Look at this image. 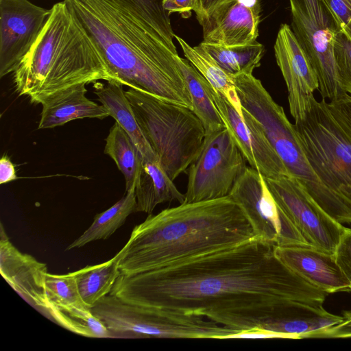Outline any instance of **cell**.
Returning <instances> with one entry per match:
<instances>
[{
    "label": "cell",
    "mask_w": 351,
    "mask_h": 351,
    "mask_svg": "<svg viewBox=\"0 0 351 351\" xmlns=\"http://www.w3.org/2000/svg\"><path fill=\"white\" fill-rule=\"evenodd\" d=\"M15 166L5 155L0 160V184H5L17 179Z\"/></svg>",
    "instance_id": "38"
},
{
    "label": "cell",
    "mask_w": 351,
    "mask_h": 351,
    "mask_svg": "<svg viewBox=\"0 0 351 351\" xmlns=\"http://www.w3.org/2000/svg\"><path fill=\"white\" fill-rule=\"evenodd\" d=\"M343 319L337 324L313 331L303 338H348L351 337V311H344Z\"/></svg>",
    "instance_id": "34"
},
{
    "label": "cell",
    "mask_w": 351,
    "mask_h": 351,
    "mask_svg": "<svg viewBox=\"0 0 351 351\" xmlns=\"http://www.w3.org/2000/svg\"><path fill=\"white\" fill-rule=\"evenodd\" d=\"M291 339V337L283 333L256 327L229 335L224 338V339Z\"/></svg>",
    "instance_id": "35"
},
{
    "label": "cell",
    "mask_w": 351,
    "mask_h": 351,
    "mask_svg": "<svg viewBox=\"0 0 351 351\" xmlns=\"http://www.w3.org/2000/svg\"><path fill=\"white\" fill-rule=\"evenodd\" d=\"M208 89L226 127L251 167L265 178L291 176L256 121L243 109L242 117L209 82Z\"/></svg>",
    "instance_id": "14"
},
{
    "label": "cell",
    "mask_w": 351,
    "mask_h": 351,
    "mask_svg": "<svg viewBox=\"0 0 351 351\" xmlns=\"http://www.w3.org/2000/svg\"><path fill=\"white\" fill-rule=\"evenodd\" d=\"M174 38L180 45L186 59L195 67L214 89L225 97L243 117V110L236 89L234 75L223 70L199 45L192 47L175 34Z\"/></svg>",
    "instance_id": "23"
},
{
    "label": "cell",
    "mask_w": 351,
    "mask_h": 351,
    "mask_svg": "<svg viewBox=\"0 0 351 351\" xmlns=\"http://www.w3.org/2000/svg\"><path fill=\"white\" fill-rule=\"evenodd\" d=\"M121 251L104 263L88 265L72 272L82 299L91 308L99 300L110 294L121 275L118 268Z\"/></svg>",
    "instance_id": "24"
},
{
    "label": "cell",
    "mask_w": 351,
    "mask_h": 351,
    "mask_svg": "<svg viewBox=\"0 0 351 351\" xmlns=\"http://www.w3.org/2000/svg\"><path fill=\"white\" fill-rule=\"evenodd\" d=\"M136 211L151 214L161 203L177 201L184 202L185 196L176 186L158 159L143 161L135 187Z\"/></svg>",
    "instance_id": "21"
},
{
    "label": "cell",
    "mask_w": 351,
    "mask_h": 351,
    "mask_svg": "<svg viewBox=\"0 0 351 351\" xmlns=\"http://www.w3.org/2000/svg\"><path fill=\"white\" fill-rule=\"evenodd\" d=\"M275 253L291 271L328 293L351 291L334 254L311 245L276 246Z\"/></svg>",
    "instance_id": "18"
},
{
    "label": "cell",
    "mask_w": 351,
    "mask_h": 351,
    "mask_svg": "<svg viewBox=\"0 0 351 351\" xmlns=\"http://www.w3.org/2000/svg\"><path fill=\"white\" fill-rule=\"evenodd\" d=\"M260 18V0H232L202 25V41L223 47L252 43L258 36Z\"/></svg>",
    "instance_id": "16"
},
{
    "label": "cell",
    "mask_w": 351,
    "mask_h": 351,
    "mask_svg": "<svg viewBox=\"0 0 351 351\" xmlns=\"http://www.w3.org/2000/svg\"><path fill=\"white\" fill-rule=\"evenodd\" d=\"M13 73L18 94L40 104L75 85L115 81L95 42L64 1L52 6L45 27Z\"/></svg>",
    "instance_id": "4"
},
{
    "label": "cell",
    "mask_w": 351,
    "mask_h": 351,
    "mask_svg": "<svg viewBox=\"0 0 351 351\" xmlns=\"http://www.w3.org/2000/svg\"><path fill=\"white\" fill-rule=\"evenodd\" d=\"M340 32L351 41V0H322Z\"/></svg>",
    "instance_id": "32"
},
{
    "label": "cell",
    "mask_w": 351,
    "mask_h": 351,
    "mask_svg": "<svg viewBox=\"0 0 351 351\" xmlns=\"http://www.w3.org/2000/svg\"><path fill=\"white\" fill-rule=\"evenodd\" d=\"M232 0H195L193 11L199 23L202 25L220 7Z\"/></svg>",
    "instance_id": "36"
},
{
    "label": "cell",
    "mask_w": 351,
    "mask_h": 351,
    "mask_svg": "<svg viewBox=\"0 0 351 351\" xmlns=\"http://www.w3.org/2000/svg\"><path fill=\"white\" fill-rule=\"evenodd\" d=\"M334 55L341 88L351 96V41L339 31L335 38Z\"/></svg>",
    "instance_id": "31"
},
{
    "label": "cell",
    "mask_w": 351,
    "mask_h": 351,
    "mask_svg": "<svg viewBox=\"0 0 351 351\" xmlns=\"http://www.w3.org/2000/svg\"><path fill=\"white\" fill-rule=\"evenodd\" d=\"M265 180L278 205L306 242L334 254L346 227L328 215L294 176Z\"/></svg>",
    "instance_id": "12"
},
{
    "label": "cell",
    "mask_w": 351,
    "mask_h": 351,
    "mask_svg": "<svg viewBox=\"0 0 351 351\" xmlns=\"http://www.w3.org/2000/svg\"><path fill=\"white\" fill-rule=\"evenodd\" d=\"M254 237L238 245L132 275L121 274L110 295L125 302L207 318L241 331L278 320L297 300L324 302L326 291Z\"/></svg>",
    "instance_id": "1"
},
{
    "label": "cell",
    "mask_w": 351,
    "mask_h": 351,
    "mask_svg": "<svg viewBox=\"0 0 351 351\" xmlns=\"http://www.w3.org/2000/svg\"><path fill=\"white\" fill-rule=\"evenodd\" d=\"M178 62L191 96L192 111L202 122L206 135L226 128L209 93L208 82L187 59L178 56Z\"/></svg>",
    "instance_id": "22"
},
{
    "label": "cell",
    "mask_w": 351,
    "mask_h": 351,
    "mask_svg": "<svg viewBox=\"0 0 351 351\" xmlns=\"http://www.w3.org/2000/svg\"><path fill=\"white\" fill-rule=\"evenodd\" d=\"M45 315L77 335L91 338H112L110 331L88 306L48 303Z\"/></svg>",
    "instance_id": "28"
},
{
    "label": "cell",
    "mask_w": 351,
    "mask_h": 351,
    "mask_svg": "<svg viewBox=\"0 0 351 351\" xmlns=\"http://www.w3.org/2000/svg\"><path fill=\"white\" fill-rule=\"evenodd\" d=\"M0 273L16 292L45 315L49 303L45 288L47 265L20 252L10 241L2 224Z\"/></svg>",
    "instance_id": "17"
},
{
    "label": "cell",
    "mask_w": 351,
    "mask_h": 351,
    "mask_svg": "<svg viewBox=\"0 0 351 351\" xmlns=\"http://www.w3.org/2000/svg\"><path fill=\"white\" fill-rule=\"evenodd\" d=\"M334 256L337 265L350 282L351 289V228H346L343 231Z\"/></svg>",
    "instance_id": "33"
},
{
    "label": "cell",
    "mask_w": 351,
    "mask_h": 351,
    "mask_svg": "<svg viewBox=\"0 0 351 351\" xmlns=\"http://www.w3.org/2000/svg\"><path fill=\"white\" fill-rule=\"evenodd\" d=\"M293 125L311 166L351 223V139L323 98L313 97L304 119Z\"/></svg>",
    "instance_id": "6"
},
{
    "label": "cell",
    "mask_w": 351,
    "mask_h": 351,
    "mask_svg": "<svg viewBox=\"0 0 351 351\" xmlns=\"http://www.w3.org/2000/svg\"><path fill=\"white\" fill-rule=\"evenodd\" d=\"M90 309L112 338L206 339L212 331L210 321L202 316L135 305L110 294Z\"/></svg>",
    "instance_id": "8"
},
{
    "label": "cell",
    "mask_w": 351,
    "mask_h": 351,
    "mask_svg": "<svg viewBox=\"0 0 351 351\" xmlns=\"http://www.w3.org/2000/svg\"><path fill=\"white\" fill-rule=\"evenodd\" d=\"M29 0H0V77L14 73L49 15Z\"/></svg>",
    "instance_id": "13"
},
{
    "label": "cell",
    "mask_w": 351,
    "mask_h": 351,
    "mask_svg": "<svg viewBox=\"0 0 351 351\" xmlns=\"http://www.w3.org/2000/svg\"><path fill=\"white\" fill-rule=\"evenodd\" d=\"M274 49L287 88L289 111L298 121L304 119L314 92L319 89L317 75L289 25H280Z\"/></svg>",
    "instance_id": "15"
},
{
    "label": "cell",
    "mask_w": 351,
    "mask_h": 351,
    "mask_svg": "<svg viewBox=\"0 0 351 351\" xmlns=\"http://www.w3.org/2000/svg\"><path fill=\"white\" fill-rule=\"evenodd\" d=\"M195 5V0H163L164 10L170 15L178 13L182 18L187 19L191 16Z\"/></svg>",
    "instance_id": "37"
},
{
    "label": "cell",
    "mask_w": 351,
    "mask_h": 351,
    "mask_svg": "<svg viewBox=\"0 0 351 351\" xmlns=\"http://www.w3.org/2000/svg\"><path fill=\"white\" fill-rule=\"evenodd\" d=\"M45 288L49 303L60 306H87L81 298L72 272L62 275L47 273Z\"/></svg>",
    "instance_id": "30"
},
{
    "label": "cell",
    "mask_w": 351,
    "mask_h": 351,
    "mask_svg": "<svg viewBox=\"0 0 351 351\" xmlns=\"http://www.w3.org/2000/svg\"><path fill=\"white\" fill-rule=\"evenodd\" d=\"M254 237L240 206L230 196L162 210L136 225L120 250L121 274L165 267L226 250Z\"/></svg>",
    "instance_id": "3"
},
{
    "label": "cell",
    "mask_w": 351,
    "mask_h": 351,
    "mask_svg": "<svg viewBox=\"0 0 351 351\" xmlns=\"http://www.w3.org/2000/svg\"><path fill=\"white\" fill-rule=\"evenodd\" d=\"M245 162L226 127L206 134L199 154L189 168L184 203L229 196L247 169Z\"/></svg>",
    "instance_id": "10"
},
{
    "label": "cell",
    "mask_w": 351,
    "mask_h": 351,
    "mask_svg": "<svg viewBox=\"0 0 351 351\" xmlns=\"http://www.w3.org/2000/svg\"><path fill=\"white\" fill-rule=\"evenodd\" d=\"M136 211L135 189L125 195L111 207L98 213L93 222L66 250L79 248L87 243L110 237L125 221L128 217Z\"/></svg>",
    "instance_id": "25"
},
{
    "label": "cell",
    "mask_w": 351,
    "mask_h": 351,
    "mask_svg": "<svg viewBox=\"0 0 351 351\" xmlns=\"http://www.w3.org/2000/svg\"><path fill=\"white\" fill-rule=\"evenodd\" d=\"M104 153L115 162L125 181V192L135 189L143 168V158L125 130L117 123L106 138Z\"/></svg>",
    "instance_id": "26"
},
{
    "label": "cell",
    "mask_w": 351,
    "mask_h": 351,
    "mask_svg": "<svg viewBox=\"0 0 351 351\" xmlns=\"http://www.w3.org/2000/svg\"><path fill=\"white\" fill-rule=\"evenodd\" d=\"M85 84L71 86L45 99L38 129L53 128L69 121L84 118L103 119L109 116L102 105L86 97Z\"/></svg>",
    "instance_id": "19"
},
{
    "label": "cell",
    "mask_w": 351,
    "mask_h": 351,
    "mask_svg": "<svg viewBox=\"0 0 351 351\" xmlns=\"http://www.w3.org/2000/svg\"><path fill=\"white\" fill-rule=\"evenodd\" d=\"M242 106L256 121L290 174L300 181L311 197L328 215L341 224L347 223L340 204L311 166L298 140L294 125L288 119L283 108L265 88L252 91L243 99Z\"/></svg>",
    "instance_id": "7"
},
{
    "label": "cell",
    "mask_w": 351,
    "mask_h": 351,
    "mask_svg": "<svg viewBox=\"0 0 351 351\" xmlns=\"http://www.w3.org/2000/svg\"><path fill=\"white\" fill-rule=\"evenodd\" d=\"M90 36L114 80L192 110L174 52L153 29L113 0H63Z\"/></svg>",
    "instance_id": "2"
},
{
    "label": "cell",
    "mask_w": 351,
    "mask_h": 351,
    "mask_svg": "<svg viewBox=\"0 0 351 351\" xmlns=\"http://www.w3.org/2000/svg\"><path fill=\"white\" fill-rule=\"evenodd\" d=\"M94 93L106 108L109 116L128 134L143 161L158 159L149 143L144 136L137 122L132 108L123 89V84L115 82H108L106 85L96 83Z\"/></svg>",
    "instance_id": "20"
},
{
    "label": "cell",
    "mask_w": 351,
    "mask_h": 351,
    "mask_svg": "<svg viewBox=\"0 0 351 351\" xmlns=\"http://www.w3.org/2000/svg\"><path fill=\"white\" fill-rule=\"evenodd\" d=\"M226 72L237 75L252 74L261 64L264 47L260 43L234 47H223L202 42L199 44Z\"/></svg>",
    "instance_id": "27"
},
{
    "label": "cell",
    "mask_w": 351,
    "mask_h": 351,
    "mask_svg": "<svg viewBox=\"0 0 351 351\" xmlns=\"http://www.w3.org/2000/svg\"><path fill=\"white\" fill-rule=\"evenodd\" d=\"M125 95L141 130L169 177L175 180L200 153L206 136L191 109L130 88Z\"/></svg>",
    "instance_id": "5"
},
{
    "label": "cell",
    "mask_w": 351,
    "mask_h": 351,
    "mask_svg": "<svg viewBox=\"0 0 351 351\" xmlns=\"http://www.w3.org/2000/svg\"><path fill=\"white\" fill-rule=\"evenodd\" d=\"M291 29L317 75L322 97L330 101L346 93L341 88L334 55L338 26L322 0H289Z\"/></svg>",
    "instance_id": "9"
},
{
    "label": "cell",
    "mask_w": 351,
    "mask_h": 351,
    "mask_svg": "<svg viewBox=\"0 0 351 351\" xmlns=\"http://www.w3.org/2000/svg\"><path fill=\"white\" fill-rule=\"evenodd\" d=\"M241 208L254 237L276 246L310 245L276 203L264 177L247 167L230 195Z\"/></svg>",
    "instance_id": "11"
},
{
    "label": "cell",
    "mask_w": 351,
    "mask_h": 351,
    "mask_svg": "<svg viewBox=\"0 0 351 351\" xmlns=\"http://www.w3.org/2000/svg\"><path fill=\"white\" fill-rule=\"evenodd\" d=\"M134 14L157 33L174 52V33L163 0H113Z\"/></svg>",
    "instance_id": "29"
}]
</instances>
